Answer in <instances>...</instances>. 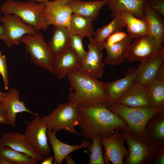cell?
Wrapping results in <instances>:
<instances>
[{"label":"cell","mask_w":164,"mask_h":164,"mask_svg":"<svg viewBox=\"0 0 164 164\" xmlns=\"http://www.w3.org/2000/svg\"><path fill=\"white\" fill-rule=\"evenodd\" d=\"M143 138L156 151L164 149V110L155 114L148 121Z\"/></svg>","instance_id":"5bb4252c"},{"label":"cell","mask_w":164,"mask_h":164,"mask_svg":"<svg viewBox=\"0 0 164 164\" xmlns=\"http://www.w3.org/2000/svg\"><path fill=\"white\" fill-rule=\"evenodd\" d=\"M149 87L134 82L115 103L132 107L151 108L149 98Z\"/></svg>","instance_id":"e0dca14e"},{"label":"cell","mask_w":164,"mask_h":164,"mask_svg":"<svg viewBox=\"0 0 164 164\" xmlns=\"http://www.w3.org/2000/svg\"><path fill=\"white\" fill-rule=\"evenodd\" d=\"M70 84L68 100L77 106H88L106 103L105 83L77 69L67 75Z\"/></svg>","instance_id":"7a4b0ae2"},{"label":"cell","mask_w":164,"mask_h":164,"mask_svg":"<svg viewBox=\"0 0 164 164\" xmlns=\"http://www.w3.org/2000/svg\"><path fill=\"white\" fill-rule=\"evenodd\" d=\"M7 95V92H3L0 90V102H2Z\"/></svg>","instance_id":"60d3db41"},{"label":"cell","mask_w":164,"mask_h":164,"mask_svg":"<svg viewBox=\"0 0 164 164\" xmlns=\"http://www.w3.org/2000/svg\"><path fill=\"white\" fill-rule=\"evenodd\" d=\"M148 96L152 109L164 108V68L149 86Z\"/></svg>","instance_id":"4316f807"},{"label":"cell","mask_w":164,"mask_h":164,"mask_svg":"<svg viewBox=\"0 0 164 164\" xmlns=\"http://www.w3.org/2000/svg\"><path fill=\"white\" fill-rule=\"evenodd\" d=\"M108 2V0H70L68 5L73 13L89 18L93 21L97 17L100 9Z\"/></svg>","instance_id":"cb8c5ba5"},{"label":"cell","mask_w":164,"mask_h":164,"mask_svg":"<svg viewBox=\"0 0 164 164\" xmlns=\"http://www.w3.org/2000/svg\"><path fill=\"white\" fill-rule=\"evenodd\" d=\"M101 136V144L104 146L105 152L103 155L104 164H122L124 158L129 155V152L124 145L125 140L120 130H115L109 137Z\"/></svg>","instance_id":"7c38bea8"},{"label":"cell","mask_w":164,"mask_h":164,"mask_svg":"<svg viewBox=\"0 0 164 164\" xmlns=\"http://www.w3.org/2000/svg\"><path fill=\"white\" fill-rule=\"evenodd\" d=\"M65 161L68 164H75L73 161L71 156L69 155H67L65 158Z\"/></svg>","instance_id":"ab89813d"},{"label":"cell","mask_w":164,"mask_h":164,"mask_svg":"<svg viewBox=\"0 0 164 164\" xmlns=\"http://www.w3.org/2000/svg\"><path fill=\"white\" fill-rule=\"evenodd\" d=\"M70 0H69V1H70Z\"/></svg>","instance_id":"bcb514c9"},{"label":"cell","mask_w":164,"mask_h":164,"mask_svg":"<svg viewBox=\"0 0 164 164\" xmlns=\"http://www.w3.org/2000/svg\"><path fill=\"white\" fill-rule=\"evenodd\" d=\"M42 118L48 129L56 133L64 130L69 133L81 135L75 128L79 119L77 106L70 101L59 104L50 114Z\"/></svg>","instance_id":"5b68a950"},{"label":"cell","mask_w":164,"mask_h":164,"mask_svg":"<svg viewBox=\"0 0 164 164\" xmlns=\"http://www.w3.org/2000/svg\"><path fill=\"white\" fill-rule=\"evenodd\" d=\"M2 55V52L0 50V55Z\"/></svg>","instance_id":"f6af8a7d"},{"label":"cell","mask_w":164,"mask_h":164,"mask_svg":"<svg viewBox=\"0 0 164 164\" xmlns=\"http://www.w3.org/2000/svg\"><path fill=\"white\" fill-rule=\"evenodd\" d=\"M146 2L152 9L164 16V0H146Z\"/></svg>","instance_id":"d590c367"},{"label":"cell","mask_w":164,"mask_h":164,"mask_svg":"<svg viewBox=\"0 0 164 164\" xmlns=\"http://www.w3.org/2000/svg\"><path fill=\"white\" fill-rule=\"evenodd\" d=\"M2 103L8 113L9 125L13 127L16 126V116L19 113L26 112L35 116L38 115L27 108L24 102L20 100L19 91L15 88L9 90Z\"/></svg>","instance_id":"44dd1931"},{"label":"cell","mask_w":164,"mask_h":164,"mask_svg":"<svg viewBox=\"0 0 164 164\" xmlns=\"http://www.w3.org/2000/svg\"><path fill=\"white\" fill-rule=\"evenodd\" d=\"M143 13L147 21L149 34L162 43L164 40V22L163 16L151 8L145 2Z\"/></svg>","instance_id":"d4e9b609"},{"label":"cell","mask_w":164,"mask_h":164,"mask_svg":"<svg viewBox=\"0 0 164 164\" xmlns=\"http://www.w3.org/2000/svg\"><path fill=\"white\" fill-rule=\"evenodd\" d=\"M56 133L48 129V140L52 148L54 154V164H61L66 157L71 152L84 149H87L91 143L88 140H84L79 145H71L59 140L56 136Z\"/></svg>","instance_id":"ffe728a7"},{"label":"cell","mask_w":164,"mask_h":164,"mask_svg":"<svg viewBox=\"0 0 164 164\" xmlns=\"http://www.w3.org/2000/svg\"><path fill=\"white\" fill-rule=\"evenodd\" d=\"M164 164V149L157 151L155 155L152 164Z\"/></svg>","instance_id":"74e56055"},{"label":"cell","mask_w":164,"mask_h":164,"mask_svg":"<svg viewBox=\"0 0 164 164\" xmlns=\"http://www.w3.org/2000/svg\"><path fill=\"white\" fill-rule=\"evenodd\" d=\"M26 51L30 56L34 64L51 73L55 56L48 44L45 42L40 31L35 34H26L21 38Z\"/></svg>","instance_id":"8992f818"},{"label":"cell","mask_w":164,"mask_h":164,"mask_svg":"<svg viewBox=\"0 0 164 164\" xmlns=\"http://www.w3.org/2000/svg\"><path fill=\"white\" fill-rule=\"evenodd\" d=\"M80 35L72 34L70 42L69 47L76 53L82 61L85 56L87 51L84 47L83 39Z\"/></svg>","instance_id":"d6a6232c"},{"label":"cell","mask_w":164,"mask_h":164,"mask_svg":"<svg viewBox=\"0 0 164 164\" xmlns=\"http://www.w3.org/2000/svg\"><path fill=\"white\" fill-rule=\"evenodd\" d=\"M79 119L78 126L87 139L91 140L97 135L103 137L111 136L116 130L126 129L127 124L111 111L106 103L88 106H77Z\"/></svg>","instance_id":"6da1fadb"},{"label":"cell","mask_w":164,"mask_h":164,"mask_svg":"<svg viewBox=\"0 0 164 164\" xmlns=\"http://www.w3.org/2000/svg\"><path fill=\"white\" fill-rule=\"evenodd\" d=\"M3 29L2 26L0 25V36L3 35Z\"/></svg>","instance_id":"7bdbcfd3"},{"label":"cell","mask_w":164,"mask_h":164,"mask_svg":"<svg viewBox=\"0 0 164 164\" xmlns=\"http://www.w3.org/2000/svg\"><path fill=\"white\" fill-rule=\"evenodd\" d=\"M54 161V156H47L44 159H43L41 162V164H52Z\"/></svg>","instance_id":"f35d334b"},{"label":"cell","mask_w":164,"mask_h":164,"mask_svg":"<svg viewBox=\"0 0 164 164\" xmlns=\"http://www.w3.org/2000/svg\"><path fill=\"white\" fill-rule=\"evenodd\" d=\"M0 145L9 146L38 161H42L43 157L39 155L24 134L16 132L4 133L0 138Z\"/></svg>","instance_id":"2e32d148"},{"label":"cell","mask_w":164,"mask_h":164,"mask_svg":"<svg viewBox=\"0 0 164 164\" xmlns=\"http://www.w3.org/2000/svg\"><path fill=\"white\" fill-rule=\"evenodd\" d=\"M35 2L39 3H45L46 1H52V0H33Z\"/></svg>","instance_id":"b9f144b4"},{"label":"cell","mask_w":164,"mask_h":164,"mask_svg":"<svg viewBox=\"0 0 164 164\" xmlns=\"http://www.w3.org/2000/svg\"><path fill=\"white\" fill-rule=\"evenodd\" d=\"M93 22L89 18L73 13L70 21V30L72 34L89 38L95 34Z\"/></svg>","instance_id":"f1b7e54d"},{"label":"cell","mask_w":164,"mask_h":164,"mask_svg":"<svg viewBox=\"0 0 164 164\" xmlns=\"http://www.w3.org/2000/svg\"><path fill=\"white\" fill-rule=\"evenodd\" d=\"M120 132L128 147L129 155L124 164H152L157 151L148 145L142 137L125 129Z\"/></svg>","instance_id":"52a82bcc"},{"label":"cell","mask_w":164,"mask_h":164,"mask_svg":"<svg viewBox=\"0 0 164 164\" xmlns=\"http://www.w3.org/2000/svg\"><path fill=\"white\" fill-rule=\"evenodd\" d=\"M0 160L9 164H36L38 161L10 147L0 145Z\"/></svg>","instance_id":"4dcf8cb0"},{"label":"cell","mask_w":164,"mask_h":164,"mask_svg":"<svg viewBox=\"0 0 164 164\" xmlns=\"http://www.w3.org/2000/svg\"><path fill=\"white\" fill-rule=\"evenodd\" d=\"M47 125L39 115L27 125L24 134L30 142L36 152L44 157L49 155L51 152L48 142Z\"/></svg>","instance_id":"30bf717a"},{"label":"cell","mask_w":164,"mask_h":164,"mask_svg":"<svg viewBox=\"0 0 164 164\" xmlns=\"http://www.w3.org/2000/svg\"><path fill=\"white\" fill-rule=\"evenodd\" d=\"M127 36V34L124 32L122 31L117 32L110 36L103 43L108 46H111L121 41Z\"/></svg>","instance_id":"e575fe53"},{"label":"cell","mask_w":164,"mask_h":164,"mask_svg":"<svg viewBox=\"0 0 164 164\" xmlns=\"http://www.w3.org/2000/svg\"><path fill=\"white\" fill-rule=\"evenodd\" d=\"M145 2L146 0H108L107 5L112 19L121 11H126L137 18L145 19L143 10Z\"/></svg>","instance_id":"603a6c76"},{"label":"cell","mask_w":164,"mask_h":164,"mask_svg":"<svg viewBox=\"0 0 164 164\" xmlns=\"http://www.w3.org/2000/svg\"><path fill=\"white\" fill-rule=\"evenodd\" d=\"M136 76V69L133 68L128 69L125 76L114 81L105 83V88L108 100L107 107L115 103L118 99L133 84Z\"/></svg>","instance_id":"d6986e66"},{"label":"cell","mask_w":164,"mask_h":164,"mask_svg":"<svg viewBox=\"0 0 164 164\" xmlns=\"http://www.w3.org/2000/svg\"><path fill=\"white\" fill-rule=\"evenodd\" d=\"M0 74L2 76L4 87L5 90L9 88V81L6 57L4 55H0Z\"/></svg>","instance_id":"836d02e7"},{"label":"cell","mask_w":164,"mask_h":164,"mask_svg":"<svg viewBox=\"0 0 164 164\" xmlns=\"http://www.w3.org/2000/svg\"><path fill=\"white\" fill-rule=\"evenodd\" d=\"M92 143L87 148L89 153V164H104L101 144V136L97 135L92 140Z\"/></svg>","instance_id":"1f68e13d"},{"label":"cell","mask_w":164,"mask_h":164,"mask_svg":"<svg viewBox=\"0 0 164 164\" xmlns=\"http://www.w3.org/2000/svg\"><path fill=\"white\" fill-rule=\"evenodd\" d=\"M135 39L128 35L121 41L111 46L103 43L107 52L104 63L112 66L123 63L130 45Z\"/></svg>","instance_id":"7402d4cb"},{"label":"cell","mask_w":164,"mask_h":164,"mask_svg":"<svg viewBox=\"0 0 164 164\" xmlns=\"http://www.w3.org/2000/svg\"><path fill=\"white\" fill-rule=\"evenodd\" d=\"M43 15L46 22L50 25L66 27L70 29V23L73 12L62 0H48L44 3Z\"/></svg>","instance_id":"4fadbf2b"},{"label":"cell","mask_w":164,"mask_h":164,"mask_svg":"<svg viewBox=\"0 0 164 164\" xmlns=\"http://www.w3.org/2000/svg\"><path fill=\"white\" fill-rule=\"evenodd\" d=\"M82 61L69 47L59 55L55 57L51 73L60 80L65 78L71 71L79 69Z\"/></svg>","instance_id":"ac0fdd59"},{"label":"cell","mask_w":164,"mask_h":164,"mask_svg":"<svg viewBox=\"0 0 164 164\" xmlns=\"http://www.w3.org/2000/svg\"><path fill=\"white\" fill-rule=\"evenodd\" d=\"M3 23V33L0 39L4 41L7 46L18 45L22 37L26 34H35L37 32L32 26L26 23L21 18L13 14L4 15L0 17Z\"/></svg>","instance_id":"9c48e42d"},{"label":"cell","mask_w":164,"mask_h":164,"mask_svg":"<svg viewBox=\"0 0 164 164\" xmlns=\"http://www.w3.org/2000/svg\"><path fill=\"white\" fill-rule=\"evenodd\" d=\"M89 38L88 50L78 70L91 77L100 78L103 76L105 67V63L102 61L104 47L103 43H95L92 37Z\"/></svg>","instance_id":"8fae6325"},{"label":"cell","mask_w":164,"mask_h":164,"mask_svg":"<svg viewBox=\"0 0 164 164\" xmlns=\"http://www.w3.org/2000/svg\"><path fill=\"white\" fill-rule=\"evenodd\" d=\"M135 39L130 45L125 58L130 63L145 61L164 53L162 43L149 34Z\"/></svg>","instance_id":"ba28073f"},{"label":"cell","mask_w":164,"mask_h":164,"mask_svg":"<svg viewBox=\"0 0 164 164\" xmlns=\"http://www.w3.org/2000/svg\"><path fill=\"white\" fill-rule=\"evenodd\" d=\"M128 125L127 130L143 138L145 126L149 119L155 114L164 110V108L152 109L142 107H132L114 103L107 107Z\"/></svg>","instance_id":"277c9868"},{"label":"cell","mask_w":164,"mask_h":164,"mask_svg":"<svg viewBox=\"0 0 164 164\" xmlns=\"http://www.w3.org/2000/svg\"><path fill=\"white\" fill-rule=\"evenodd\" d=\"M119 13L127 28L129 35L135 38L149 34L148 24L145 19L137 18L126 11H121Z\"/></svg>","instance_id":"83f0119b"},{"label":"cell","mask_w":164,"mask_h":164,"mask_svg":"<svg viewBox=\"0 0 164 164\" xmlns=\"http://www.w3.org/2000/svg\"><path fill=\"white\" fill-rule=\"evenodd\" d=\"M164 53L140 61L136 70L135 82L149 87L164 68Z\"/></svg>","instance_id":"9a60e30c"},{"label":"cell","mask_w":164,"mask_h":164,"mask_svg":"<svg viewBox=\"0 0 164 164\" xmlns=\"http://www.w3.org/2000/svg\"><path fill=\"white\" fill-rule=\"evenodd\" d=\"M44 6V3L33 0L26 2L7 0L1 5L0 10L4 15L13 14L18 16L38 32L45 31L48 27L43 15Z\"/></svg>","instance_id":"3957f363"},{"label":"cell","mask_w":164,"mask_h":164,"mask_svg":"<svg viewBox=\"0 0 164 164\" xmlns=\"http://www.w3.org/2000/svg\"><path fill=\"white\" fill-rule=\"evenodd\" d=\"M53 34L48 45L55 57L69 48L72 33L68 28L62 26H53Z\"/></svg>","instance_id":"484cf974"},{"label":"cell","mask_w":164,"mask_h":164,"mask_svg":"<svg viewBox=\"0 0 164 164\" xmlns=\"http://www.w3.org/2000/svg\"><path fill=\"white\" fill-rule=\"evenodd\" d=\"M63 2L67 5H68V4L69 0H62Z\"/></svg>","instance_id":"ee69618b"},{"label":"cell","mask_w":164,"mask_h":164,"mask_svg":"<svg viewBox=\"0 0 164 164\" xmlns=\"http://www.w3.org/2000/svg\"><path fill=\"white\" fill-rule=\"evenodd\" d=\"M126 25L121 17L119 13L116 15L112 20L108 24L95 31L94 37L92 38L96 43H103L112 34L121 31Z\"/></svg>","instance_id":"f546056e"},{"label":"cell","mask_w":164,"mask_h":164,"mask_svg":"<svg viewBox=\"0 0 164 164\" xmlns=\"http://www.w3.org/2000/svg\"><path fill=\"white\" fill-rule=\"evenodd\" d=\"M0 123L9 125V118L7 111L2 103L0 102Z\"/></svg>","instance_id":"8d00e7d4"}]
</instances>
